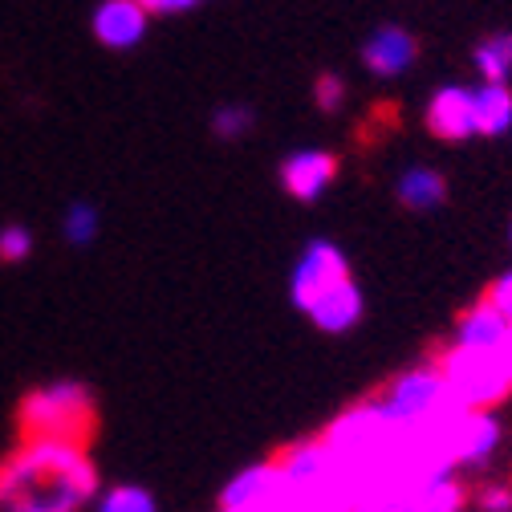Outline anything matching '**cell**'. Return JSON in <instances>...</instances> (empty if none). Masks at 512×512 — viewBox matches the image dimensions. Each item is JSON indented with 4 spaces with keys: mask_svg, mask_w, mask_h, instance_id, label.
<instances>
[{
    "mask_svg": "<svg viewBox=\"0 0 512 512\" xmlns=\"http://www.w3.org/2000/svg\"><path fill=\"white\" fill-rule=\"evenodd\" d=\"M313 102H317V110H338L346 102V82L338 74H322L313 82Z\"/></svg>",
    "mask_w": 512,
    "mask_h": 512,
    "instance_id": "cell-20",
    "label": "cell"
},
{
    "mask_svg": "<svg viewBox=\"0 0 512 512\" xmlns=\"http://www.w3.org/2000/svg\"><path fill=\"white\" fill-rule=\"evenodd\" d=\"M512 131V90L500 82H480L476 86V135L500 139Z\"/></svg>",
    "mask_w": 512,
    "mask_h": 512,
    "instance_id": "cell-14",
    "label": "cell"
},
{
    "mask_svg": "<svg viewBox=\"0 0 512 512\" xmlns=\"http://www.w3.org/2000/svg\"><path fill=\"white\" fill-rule=\"evenodd\" d=\"M98 512H159L155 496L139 484H118L98 496Z\"/></svg>",
    "mask_w": 512,
    "mask_h": 512,
    "instance_id": "cell-17",
    "label": "cell"
},
{
    "mask_svg": "<svg viewBox=\"0 0 512 512\" xmlns=\"http://www.w3.org/2000/svg\"><path fill=\"white\" fill-rule=\"evenodd\" d=\"M508 244H512V228H508Z\"/></svg>",
    "mask_w": 512,
    "mask_h": 512,
    "instance_id": "cell-26",
    "label": "cell"
},
{
    "mask_svg": "<svg viewBox=\"0 0 512 512\" xmlns=\"http://www.w3.org/2000/svg\"><path fill=\"white\" fill-rule=\"evenodd\" d=\"M415 57H419V41L403 25H382L362 45V66L374 78H399V74H407L415 66Z\"/></svg>",
    "mask_w": 512,
    "mask_h": 512,
    "instance_id": "cell-7",
    "label": "cell"
},
{
    "mask_svg": "<svg viewBox=\"0 0 512 512\" xmlns=\"http://www.w3.org/2000/svg\"><path fill=\"white\" fill-rule=\"evenodd\" d=\"M334 175H338V159L330 151H293L281 163V187L301 204L322 200L326 187L334 183Z\"/></svg>",
    "mask_w": 512,
    "mask_h": 512,
    "instance_id": "cell-8",
    "label": "cell"
},
{
    "mask_svg": "<svg viewBox=\"0 0 512 512\" xmlns=\"http://www.w3.org/2000/svg\"><path fill=\"white\" fill-rule=\"evenodd\" d=\"M508 338H512V326H508V317H504L492 301L472 305L468 313H460V322H456V346H460V350L504 354Z\"/></svg>",
    "mask_w": 512,
    "mask_h": 512,
    "instance_id": "cell-11",
    "label": "cell"
},
{
    "mask_svg": "<svg viewBox=\"0 0 512 512\" xmlns=\"http://www.w3.org/2000/svg\"><path fill=\"white\" fill-rule=\"evenodd\" d=\"M374 403L382 407V415H387L391 423H399V427H431L443 415L456 411L452 395H447V382L439 374V362L411 366V370L395 374L387 387L378 391Z\"/></svg>",
    "mask_w": 512,
    "mask_h": 512,
    "instance_id": "cell-3",
    "label": "cell"
},
{
    "mask_svg": "<svg viewBox=\"0 0 512 512\" xmlns=\"http://www.w3.org/2000/svg\"><path fill=\"white\" fill-rule=\"evenodd\" d=\"M98 492L86 447L61 439H25L0 460V512H82Z\"/></svg>",
    "mask_w": 512,
    "mask_h": 512,
    "instance_id": "cell-1",
    "label": "cell"
},
{
    "mask_svg": "<svg viewBox=\"0 0 512 512\" xmlns=\"http://www.w3.org/2000/svg\"><path fill=\"white\" fill-rule=\"evenodd\" d=\"M488 301L508 317V326H512V273H504L496 285H492V293H488Z\"/></svg>",
    "mask_w": 512,
    "mask_h": 512,
    "instance_id": "cell-23",
    "label": "cell"
},
{
    "mask_svg": "<svg viewBox=\"0 0 512 512\" xmlns=\"http://www.w3.org/2000/svg\"><path fill=\"white\" fill-rule=\"evenodd\" d=\"M29 252H33L29 228H21V224L0 228V265H17V261H25Z\"/></svg>",
    "mask_w": 512,
    "mask_h": 512,
    "instance_id": "cell-19",
    "label": "cell"
},
{
    "mask_svg": "<svg viewBox=\"0 0 512 512\" xmlns=\"http://www.w3.org/2000/svg\"><path fill=\"white\" fill-rule=\"evenodd\" d=\"M427 131L443 143L476 139V90L472 86H439L427 102Z\"/></svg>",
    "mask_w": 512,
    "mask_h": 512,
    "instance_id": "cell-6",
    "label": "cell"
},
{
    "mask_svg": "<svg viewBox=\"0 0 512 512\" xmlns=\"http://www.w3.org/2000/svg\"><path fill=\"white\" fill-rule=\"evenodd\" d=\"M305 313H309V322L322 334H350L362 322V313H366V297H362L358 281L350 277L338 289H330L326 297H317Z\"/></svg>",
    "mask_w": 512,
    "mask_h": 512,
    "instance_id": "cell-12",
    "label": "cell"
},
{
    "mask_svg": "<svg viewBox=\"0 0 512 512\" xmlns=\"http://www.w3.org/2000/svg\"><path fill=\"white\" fill-rule=\"evenodd\" d=\"M17 423L25 439H61L86 447V439L94 435V395L74 378L49 382L21 399Z\"/></svg>",
    "mask_w": 512,
    "mask_h": 512,
    "instance_id": "cell-2",
    "label": "cell"
},
{
    "mask_svg": "<svg viewBox=\"0 0 512 512\" xmlns=\"http://www.w3.org/2000/svg\"><path fill=\"white\" fill-rule=\"evenodd\" d=\"M500 447V423L492 411H464L456 439H452V460L456 468H484Z\"/></svg>",
    "mask_w": 512,
    "mask_h": 512,
    "instance_id": "cell-10",
    "label": "cell"
},
{
    "mask_svg": "<svg viewBox=\"0 0 512 512\" xmlns=\"http://www.w3.org/2000/svg\"><path fill=\"white\" fill-rule=\"evenodd\" d=\"M94 37L106 49H135L147 37V9L139 0H102L94 9Z\"/></svg>",
    "mask_w": 512,
    "mask_h": 512,
    "instance_id": "cell-9",
    "label": "cell"
},
{
    "mask_svg": "<svg viewBox=\"0 0 512 512\" xmlns=\"http://www.w3.org/2000/svg\"><path fill=\"white\" fill-rule=\"evenodd\" d=\"M439 374H443L447 395H452V403L460 411H492L512 391V374L504 366V354L452 346L439 358Z\"/></svg>",
    "mask_w": 512,
    "mask_h": 512,
    "instance_id": "cell-4",
    "label": "cell"
},
{
    "mask_svg": "<svg viewBox=\"0 0 512 512\" xmlns=\"http://www.w3.org/2000/svg\"><path fill=\"white\" fill-rule=\"evenodd\" d=\"M472 61H476V70H480L484 82L508 86V78H512V33H492L488 41H480Z\"/></svg>",
    "mask_w": 512,
    "mask_h": 512,
    "instance_id": "cell-16",
    "label": "cell"
},
{
    "mask_svg": "<svg viewBox=\"0 0 512 512\" xmlns=\"http://www.w3.org/2000/svg\"><path fill=\"white\" fill-rule=\"evenodd\" d=\"M330 512H366V508H358V504H338V508H330Z\"/></svg>",
    "mask_w": 512,
    "mask_h": 512,
    "instance_id": "cell-25",
    "label": "cell"
},
{
    "mask_svg": "<svg viewBox=\"0 0 512 512\" xmlns=\"http://www.w3.org/2000/svg\"><path fill=\"white\" fill-rule=\"evenodd\" d=\"M464 508H468V488L456 472L423 480L407 504V512H464Z\"/></svg>",
    "mask_w": 512,
    "mask_h": 512,
    "instance_id": "cell-15",
    "label": "cell"
},
{
    "mask_svg": "<svg viewBox=\"0 0 512 512\" xmlns=\"http://www.w3.org/2000/svg\"><path fill=\"white\" fill-rule=\"evenodd\" d=\"M139 5L147 9V17H171V13H187V9H196L200 0H139Z\"/></svg>",
    "mask_w": 512,
    "mask_h": 512,
    "instance_id": "cell-22",
    "label": "cell"
},
{
    "mask_svg": "<svg viewBox=\"0 0 512 512\" xmlns=\"http://www.w3.org/2000/svg\"><path fill=\"white\" fill-rule=\"evenodd\" d=\"M342 281H350V261L334 240H309L305 252L297 256V265L289 273V297L293 305L305 313L317 297H326L330 289H338Z\"/></svg>",
    "mask_w": 512,
    "mask_h": 512,
    "instance_id": "cell-5",
    "label": "cell"
},
{
    "mask_svg": "<svg viewBox=\"0 0 512 512\" xmlns=\"http://www.w3.org/2000/svg\"><path fill=\"white\" fill-rule=\"evenodd\" d=\"M480 512H512V484H484L476 492Z\"/></svg>",
    "mask_w": 512,
    "mask_h": 512,
    "instance_id": "cell-21",
    "label": "cell"
},
{
    "mask_svg": "<svg viewBox=\"0 0 512 512\" xmlns=\"http://www.w3.org/2000/svg\"><path fill=\"white\" fill-rule=\"evenodd\" d=\"M252 122H256V114H252L248 106H220V110L212 114V131H216L220 139H244V135L252 131Z\"/></svg>",
    "mask_w": 512,
    "mask_h": 512,
    "instance_id": "cell-18",
    "label": "cell"
},
{
    "mask_svg": "<svg viewBox=\"0 0 512 512\" xmlns=\"http://www.w3.org/2000/svg\"><path fill=\"white\" fill-rule=\"evenodd\" d=\"M395 196L411 212H431L447 200V179L435 167H407L395 183Z\"/></svg>",
    "mask_w": 512,
    "mask_h": 512,
    "instance_id": "cell-13",
    "label": "cell"
},
{
    "mask_svg": "<svg viewBox=\"0 0 512 512\" xmlns=\"http://www.w3.org/2000/svg\"><path fill=\"white\" fill-rule=\"evenodd\" d=\"M70 236H74V240H90V236H94V212H90V208H74V216H70Z\"/></svg>",
    "mask_w": 512,
    "mask_h": 512,
    "instance_id": "cell-24",
    "label": "cell"
}]
</instances>
